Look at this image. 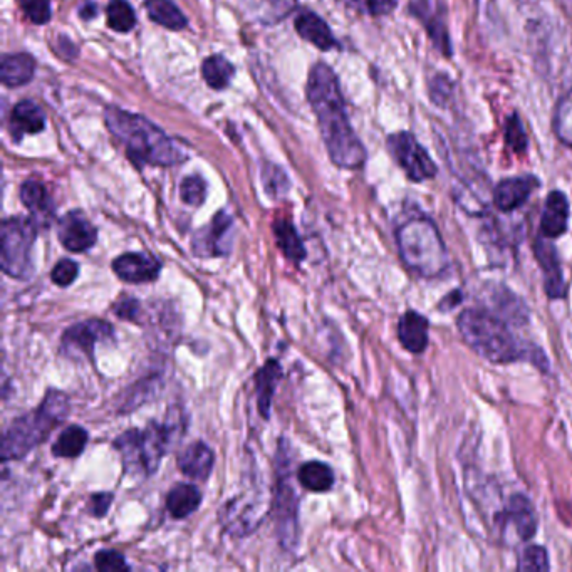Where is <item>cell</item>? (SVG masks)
Instances as JSON below:
<instances>
[{
  "label": "cell",
  "instance_id": "6da1fadb",
  "mask_svg": "<svg viewBox=\"0 0 572 572\" xmlns=\"http://www.w3.org/2000/svg\"><path fill=\"white\" fill-rule=\"evenodd\" d=\"M307 99L319 120V128L333 163L358 170L366 162V150L349 125L338 76L328 64L314 66L307 81Z\"/></svg>",
  "mask_w": 572,
  "mask_h": 572
},
{
  "label": "cell",
  "instance_id": "7a4b0ae2",
  "mask_svg": "<svg viewBox=\"0 0 572 572\" xmlns=\"http://www.w3.org/2000/svg\"><path fill=\"white\" fill-rule=\"evenodd\" d=\"M463 343L477 356L494 364L531 363L541 373H549L551 361L534 343L510 331V324L487 307H465L457 318Z\"/></svg>",
  "mask_w": 572,
  "mask_h": 572
},
{
  "label": "cell",
  "instance_id": "3957f363",
  "mask_svg": "<svg viewBox=\"0 0 572 572\" xmlns=\"http://www.w3.org/2000/svg\"><path fill=\"white\" fill-rule=\"evenodd\" d=\"M104 118L108 130L125 145L126 155L138 167H172L187 160V153L143 116L111 106Z\"/></svg>",
  "mask_w": 572,
  "mask_h": 572
},
{
  "label": "cell",
  "instance_id": "277c9868",
  "mask_svg": "<svg viewBox=\"0 0 572 572\" xmlns=\"http://www.w3.org/2000/svg\"><path fill=\"white\" fill-rule=\"evenodd\" d=\"M396 247L406 271L433 281L450 271V254L437 224L428 217H413L396 229Z\"/></svg>",
  "mask_w": 572,
  "mask_h": 572
},
{
  "label": "cell",
  "instance_id": "5b68a950",
  "mask_svg": "<svg viewBox=\"0 0 572 572\" xmlns=\"http://www.w3.org/2000/svg\"><path fill=\"white\" fill-rule=\"evenodd\" d=\"M69 413L68 396L61 391H49L42 405L32 413L22 415L12 423L2 440V460H19L46 442L54 428L66 420Z\"/></svg>",
  "mask_w": 572,
  "mask_h": 572
},
{
  "label": "cell",
  "instance_id": "8992f818",
  "mask_svg": "<svg viewBox=\"0 0 572 572\" xmlns=\"http://www.w3.org/2000/svg\"><path fill=\"white\" fill-rule=\"evenodd\" d=\"M170 443L172 430L151 422L145 430H128L120 435L115 447L121 453L126 470L151 475L158 470Z\"/></svg>",
  "mask_w": 572,
  "mask_h": 572
},
{
  "label": "cell",
  "instance_id": "52a82bcc",
  "mask_svg": "<svg viewBox=\"0 0 572 572\" xmlns=\"http://www.w3.org/2000/svg\"><path fill=\"white\" fill-rule=\"evenodd\" d=\"M36 235L37 224L34 219L11 217L4 220L0 232V266L7 276L21 281L32 276V249Z\"/></svg>",
  "mask_w": 572,
  "mask_h": 572
},
{
  "label": "cell",
  "instance_id": "ba28073f",
  "mask_svg": "<svg viewBox=\"0 0 572 572\" xmlns=\"http://www.w3.org/2000/svg\"><path fill=\"white\" fill-rule=\"evenodd\" d=\"M386 146L393 160L411 182H427L437 175L438 168L432 156L428 155V151L408 131L393 133L386 141Z\"/></svg>",
  "mask_w": 572,
  "mask_h": 572
},
{
  "label": "cell",
  "instance_id": "9c48e42d",
  "mask_svg": "<svg viewBox=\"0 0 572 572\" xmlns=\"http://www.w3.org/2000/svg\"><path fill=\"white\" fill-rule=\"evenodd\" d=\"M282 462L277 465V489L274 497L277 534L282 546L291 549L297 542V495L287 472L286 453L279 450Z\"/></svg>",
  "mask_w": 572,
  "mask_h": 572
},
{
  "label": "cell",
  "instance_id": "30bf717a",
  "mask_svg": "<svg viewBox=\"0 0 572 572\" xmlns=\"http://www.w3.org/2000/svg\"><path fill=\"white\" fill-rule=\"evenodd\" d=\"M495 522L499 524L502 532L512 529L517 541L520 542H529L534 539L539 529L536 507L527 495L520 494V492L510 495L504 509L495 515Z\"/></svg>",
  "mask_w": 572,
  "mask_h": 572
},
{
  "label": "cell",
  "instance_id": "8fae6325",
  "mask_svg": "<svg viewBox=\"0 0 572 572\" xmlns=\"http://www.w3.org/2000/svg\"><path fill=\"white\" fill-rule=\"evenodd\" d=\"M532 249H534L537 266L544 276L542 279H544L546 296L552 301L564 299L567 296V282L564 269H562L561 255L557 252L556 245L552 244L551 239L537 235Z\"/></svg>",
  "mask_w": 572,
  "mask_h": 572
},
{
  "label": "cell",
  "instance_id": "7c38bea8",
  "mask_svg": "<svg viewBox=\"0 0 572 572\" xmlns=\"http://www.w3.org/2000/svg\"><path fill=\"white\" fill-rule=\"evenodd\" d=\"M232 217L219 212L208 227L200 230L193 239V252L198 257H224L232 249Z\"/></svg>",
  "mask_w": 572,
  "mask_h": 572
},
{
  "label": "cell",
  "instance_id": "4fadbf2b",
  "mask_svg": "<svg viewBox=\"0 0 572 572\" xmlns=\"http://www.w3.org/2000/svg\"><path fill=\"white\" fill-rule=\"evenodd\" d=\"M110 338H113V326L110 323L103 319H88L64 331L63 349L68 353L93 358L94 346Z\"/></svg>",
  "mask_w": 572,
  "mask_h": 572
},
{
  "label": "cell",
  "instance_id": "5bb4252c",
  "mask_svg": "<svg viewBox=\"0 0 572 572\" xmlns=\"http://www.w3.org/2000/svg\"><path fill=\"white\" fill-rule=\"evenodd\" d=\"M410 11L425 26V31L428 32L438 51L442 52L445 58H452V41L448 34L447 19L440 6L433 0H415L410 6Z\"/></svg>",
  "mask_w": 572,
  "mask_h": 572
},
{
  "label": "cell",
  "instance_id": "9a60e30c",
  "mask_svg": "<svg viewBox=\"0 0 572 572\" xmlns=\"http://www.w3.org/2000/svg\"><path fill=\"white\" fill-rule=\"evenodd\" d=\"M58 237L64 249L79 254V252H86L96 244L98 232L83 212L73 210L59 220Z\"/></svg>",
  "mask_w": 572,
  "mask_h": 572
},
{
  "label": "cell",
  "instance_id": "2e32d148",
  "mask_svg": "<svg viewBox=\"0 0 572 572\" xmlns=\"http://www.w3.org/2000/svg\"><path fill=\"white\" fill-rule=\"evenodd\" d=\"M487 287H489L487 301L490 306L484 307L505 319L510 326L520 328V326L529 324L531 311L522 297L517 296L510 291L509 287L502 286V284H489Z\"/></svg>",
  "mask_w": 572,
  "mask_h": 572
},
{
  "label": "cell",
  "instance_id": "e0dca14e",
  "mask_svg": "<svg viewBox=\"0 0 572 572\" xmlns=\"http://www.w3.org/2000/svg\"><path fill=\"white\" fill-rule=\"evenodd\" d=\"M113 271L121 281L131 284H143V282L155 281L160 276L162 264L160 260L146 252H131L116 257L113 262Z\"/></svg>",
  "mask_w": 572,
  "mask_h": 572
},
{
  "label": "cell",
  "instance_id": "ac0fdd59",
  "mask_svg": "<svg viewBox=\"0 0 572 572\" xmlns=\"http://www.w3.org/2000/svg\"><path fill=\"white\" fill-rule=\"evenodd\" d=\"M539 180L532 175L526 177L505 178L494 188L492 202L502 214H510L531 198L532 192L539 188Z\"/></svg>",
  "mask_w": 572,
  "mask_h": 572
},
{
  "label": "cell",
  "instance_id": "d6986e66",
  "mask_svg": "<svg viewBox=\"0 0 572 572\" xmlns=\"http://www.w3.org/2000/svg\"><path fill=\"white\" fill-rule=\"evenodd\" d=\"M396 334H398L401 346L408 353L418 356L427 351L428 343H430V321L422 312L408 309L401 314Z\"/></svg>",
  "mask_w": 572,
  "mask_h": 572
},
{
  "label": "cell",
  "instance_id": "ffe728a7",
  "mask_svg": "<svg viewBox=\"0 0 572 572\" xmlns=\"http://www.w3.org/2000/svg\"><path fill=\"white\" fill-rule=\"evenodd\" d=\"M569 215H571V207H569L566 193L561 190H552L544 203L539 235L546 239H559L569 230Z\"/></svg>",
  "mask_w": 572,
  "mask_h": 572
},
{
  "label": "cell",
  "instance_id": "44dd1931",
  "mask_svg": "<svg viewBox=\"0 0 572 572\" xmlns=\"http://www.w3.org/2000/svg\"><path fill=\"white\" fill-rule=\"evenodd\" d=\"M178 468L188 479L207 480L214 470V452L205 443H192L178 455Z\"/></svg>",
  "mask_w": 572,
  "mask_h": 572
},
{
  "label": "cell",
  "instance_id": "7402d4cb",
  "mask_svg": "<svg viewBox=\"0 0 572 572\" xmlns=\"http://www.w3.org/2000/svg\"><path fill=\"white\" fill-rule=\"evenodd\" d=\"M46 126V115L39 104L34 101H21L14 106L11 113L12 138L21 140L22 135H37Z\"/></svg>",
  "mask_w": 572,
  "mask_h": 572
},
{
  "label": "cell",
  "instance_id": "603a6c76",
  "mask_svg": "<svg viewBox=\"0 0 572 572\" xmlns=\"http://www.w3.org/2000/svg\"><path fill=\"white\" fill-rule=\"evenodd\" d=\"M294 26H296V31L299 32L302 39L311 42L312 46L318 47L321 51H329L336 46V39H334L328 24L321 17L316 16L314 12L299 14Z\"/></svg>",
  "mask_w": 572,
  "mask_h": 572
},
{
  "label": "cell",
  "instance_id": "cb8c5ba5",
  "mask_svg": "<svg viewBox=\"0 0 572 572\" xmlns=\"http://www.w3.org/2000/svg\"><path fill=\"white\" fill-rule=\"evenodd\" d=\"M282 378L281 364L271 359L264 368L255 375V393L260 415L264 418L271 416L272 396L276 393L277 383Z\"/></svg>",
  "mask_w": 572,
  "mask_h": 572
},
{
  "label": "cell",
  "instance_id": "d4e9b609",
  "mask_svg": "<svg viewBox=\"0 0 572 572\" xmlns=\"http://www.w3.org/2000/svg\"><path fill=\"white\" fill-rule=\"evenodd\" d=\"M36 61L29 54H9L0 64V78L9 88L24 86L34 78Z\"/></svg>",
  "mask_w": 572,
  "mask_h": 572
},
{
  "label": "cell",
  "instance_id": "484cf974",
  "mask_svg": "<svg viewBox=\"0 0 572 572\" xmlns=\"http://www.w3.org/2000/svg\"><path fill=\"white\" fill-rule=\"evenodd\" d=\"M21 200L31 210L32 219L36 220V224L47 225L52 217V203L42 183L27 180L21 188Z\"/></svg>",
  "mask_w": 572,
  "mask_h": 572
},
{
  "label": "cell",
  "instance_id": "4316f807",
  "mask_svg": "<svg viewBox=\"0 0 572 572\" xmlns=\"http://www.w3.org/2000/svg\"><path fill=\"white\" fill-rule=\"evenodd\" d=\"M202 494L195 485L178 484L170 490L167 497V509L175 519H185L200 507Z\"/></svg>",
  "mask_w": 572,
  "mask_h": 572
},
{
  "label": "cell",
  "instance_id": "83f0119b",
  "mask_svg": "<svg viewBox=\"0 0 572 572\" xmlns=\"http://www.w3.org/2000/svg\"><path fill=\"white\" fill-rule=\"evenodd\" d=\"M297 477H299L302 487L309 490V492H314V494H321V492H328V490L333 489L334 472L328 463H304L299 468Z\"/></svg>",
  "mask_w": 572,
  "mask_h": 572
},
{
  "label": "cell",
  "instance_id": "f1b7e54d",
  "mask_svg": "<svg viewBox=\"0 0 572 572\" xmlns=\"http://www.w3.org/2000/svg\"><path fill=\"white\" fill-rule=\"evenodd\" d=\"M146 11L151 21L172 31H180L187 26V19L172 0H146Z\"/></svg>",
  "mask_w": 572,
  "mask_h": 572
},
{
  "label": "cell",
  "instance_id": "f546056e",
  "mask_svg": "<svg viewBox=\"0 0 572 572\" xmlns=\"http://www.w3.org/2000/svg\"><path fill=\"white\" fill-rule=\"evenodd\" d=\"M274 235H276L277 245L286 259L292 262H301L306 259V249L302 244L301 237L297 235L296 229L287 220H277L274 224Z\"/></svg>",
  "mask_w": 572,
  "mask_h": 572
},
{
  "label": "cell",
  "instance_id": "4dcf8cb0",
  "mask_svg": "<svg viewBox=\"0 0 572 572\" xmlns=\"http://www.w3.org/2000/svg\"><path fill=\"white\" fill-rule=\"evenodd\" d=\"M234 66L224 56H210L202 64L205 83L214 89H225L234 78Z\"/></svg>",
  "mask_w": 572,
  "mask_h": 572
},
{
  "label": "cell",
  "instance_id": "1f68e13d",
  "mask_svg": "<svg viewBox=\"0 0 572 572\" xmlns=\"http://www.w3.org/2000/svg\"><path fill=\"white\" fill-rule=\"evenodd\" d=\"M86 445H88V432L84 428L73 425L59 435L58 442L52 447V453L56 457L74 458L83 453Z\"/></svg>",
  "mask_w": 572,
  "mask_h": 572
},
{
  "label": "cell",
  "instance_id": "d6a6232c",
  "mask_svg": "<svg viewBox=\"0 0 572 572\" xmlns=\"http://www.w3.org/2000/svg\"><path fill=\"white\" fill-rule=\"evenodd\" d=\"M554 133L562 145L572 150V89L557 103L554 113Z\"/></svg>",
  "mask_w": 572,
  "mask_h": 572
},
{
  "label": "cell",
  "instance_id": "836d02e7",
  "mask_svg": "<svg viewBox=\"0 0 572 572\" xmlns=\"http://www.w3.org/2000/svg\"><path fill=\"white\" fill-rule=\"evenodd\" d=\"M108 24L116 32H130L136 26L135 11L126 0H113L108 6Z\"/></svg>",
  "mask_w": 572,
  "mask_h": 572
},
{
  "label": "cell",
  "instance_id": "e575fe53",
  "mask_svg": "<svg viewBox=\"0 0 572 572\" xmlns=\"http://www.w3.org/2000/svg\"><path fill=\"white\" fill-rule=\"evenodd\" d=\"M519 571H549L551 569V562H549V552L546 547L539 546V544H531L527 546L520 556L519 564H517Z\"/></svg>",
  "mask_w": 572,
  "mask_h": 572
},
{
  "label": "cell",
  "instance_id": "d590c367",
  "mask_svg": "<svg viewBox=\"0 0 572 572\" xmlns=\"http://www.w3.org/2000/svg\"><path fill=\"white\" fill-rule=\"evenodd\" d=\"M505 141L517 153L527 150L529 140H527L526 130H524V125H522L517 113H512L505 121Z\"/></svg>",
  "mask_w": 572,
  "mask_h": 572
},
{
  "label": "cell",
  "instance_id": "8d00e7d4",
  "mask_svg": "<svg viewBox=\"0 0 572 572\" xmlns=\"http://www.w3.org/2000/svg\"><path fill=\"white\" fill-rule=\"evenodd\" d=\"M262 182L266 187V192L271 197H282L289 188V180H287L286 173L282 172L281 168L274 167L272 163H266L264 170H262Z\"/></svg>",
  "mask_w": 572,
  "mask_h": 572
},
{
  "label": "cell",
  "instance_id": "74e56055",
  "mask_svg": "<svg viewBox=\"0 0 572 572\" xmlns=\"http://www.w3.org/2000/svg\"><path fill=\"white\" fill-rule=\"evenodd\" d=\"M180 197L183 202L198 207L207 197V183L202 177H187L180 185Z\"/></svg>",
  "mask_w": 572,
  "mask_h": 572
},
{
  "label": "cell",
  "instance_id": "f35d334b",
  "mask_svg": "<svg viewBox=\"0 0 572 572\" xmlns=\"http://www.w3.org/2000/svg\"><path fill=\"white\" fill-rule=\"evenodd\" d=\"M344 2L356 11L375 17L388 16L398 4V0H344Z\"/></svg>",
  "mask_w": 572,
  "mask_h": 572
},
{
  "label": "cell",
  "instance_id": "ab89813d",
  "mask_svg": "<svg viewBox=\"0 0 572 572\" xmlns=\"http://www.w3.org/2000/svg\"><path fill=\"white\" fill-rule=\"evenodd\" d=\"M452 96V79L448 78L447 74H437V76L430 81V98H432L433 103L445 108V106H448V103H450Z\"/></svg>",
  "mask_w": 572,
  "mask_h": 572
},
{
  "label": "cell",
  "instance_id": "60d3db41",
  "mask_svg": "<svg viewBox=\"0 0 572 572\" xmlns=\"http://www.w3.org/2000/svg\"><path fill=\"white\" fill-rule=\"evenodd\" d=\"M96 569L101 572L130 571V566L126 564L125 557L116 551H99L94 557Z\"/></svg>",
  "mask_w": 572,
  "mask_h": 572
},
{
  "label": "cell",
  "instance_id": "b9f144b4",
  "mask_svg": "<svg viewBox=\"0 0 572 572\" xmlns=\"http://www.w3.org/2000/svg\"><path fill=\"white\" fill-rule=\"evenodd\" d=\"M79 266L74 260L63 259L59 260L56 267L52 269L51 279L56 286L68 287L78 279Z\"/></svg>",
  "mask_w": 572,
  "mask_h": 572
},
{
  "label": "cell",
  "instance_id": "7bdbcfd3",
  "mask_svg": "<svg viewBox=\"0 0 572 572\" xmlns=\"http://www.w3.org/2000/svg\"><path fill=\"white\" fill-rule=\"evenodd\" d=\"M22 9L29 17V21L37 26L51 21V4L49 0H21Z\"/></svg>",
  "mask_w": 572,
  "mask_h": 572
},
{
  "label": "cell",
  "instance_id": "ee69618b",
  "mask_svg": "<svg viewBox=\"0 0 572 572\" xmlns=\"http://www.w3.org/2000/svg\"><path fill=\"white\" fill-rule=\"evenodd\" d=\"M140 309V302L135 299H123V301L116 302L115 306L118 318L133 321V323H140Z\"/></svg>",
  "mask_w": 572,
  "mask_h": 572
},
{
  "label": "cell",
  "instance_id": "f6af8a7d",
  "mask_svg": "<svg viewBox=\"0 0 572 572\" xmlns=\"http://www.w3.org/2000/svg\"><path fill=\"white\" fill-rule=\"evenodd\" d=\"M111 502H113V494H108V492L93 495L91 500H89V509H91V514L96 515V517H104L106 512L110 510Z\"/></svg>",
  "mask_w": 572,
  "mask_h": 572
},
{
  "label": "cell",
  "instance_id": "bcb514c9",
  "mask_svg": "<svg viewBox=\"0 0 572 572\" xmlns=\"http://www.w3.org/2000/svg\"><path fill=\"white\" fill-rule=\"evenodd\" d=\"M463 301L462 289H455L447 296L443 297L442 301L438 302V309L442 312L452 311L453 307H457Z\"/></svg>",
  "mask_w": 572,
  "mask_h": 572
},
{
  "label": "cell",
  "instance_id": "7dc6e473",
  "mask_svg": "<svg viewBox=\"0 0 572 572\" xmlns=\"http://www.w3.org/2000/svg\"><path fill=\"white\" fill-rule=\"evenodd\" d=\"M81 17H83V19H93V17H96V6L91 4V2L84 4L83 9H81Z\"/></svg>",
  "mask_w": 572,
  "mask_h": 572
}]
</instances>
